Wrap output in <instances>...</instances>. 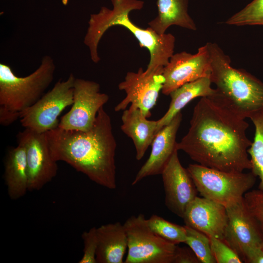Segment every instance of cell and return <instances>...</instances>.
<instances>
[{"label": "cell", "mask_w": 263, "mask_h": 263, "mask_svg": "<svg viewBox=\"0 0 263 263\" xmlns=\"http://www.w3.org/2000/svg\"><path fill=\"white\" fill-rule=\"evenodd\" d=\"M248 127L245 118L214 95L203 97L194 107L188 132L176 148L202 166L244 172L251 169L247 150L252 142L246 133Z\"/></svg>", "instance_id": "obj_1"}, {"label": "cell", "mask_w": 263, "mask_h": 263, "mask_svg": "<svg viewBox=\"0 0 263 263\" xmlns=\"http://www.w3.org/2000/svg\"><path fill=\"white\" fill-rule=\"evenodd\" d=\"M45 134L56 161L66 162L103 187L116 188L117 144L111 118L103 107L88 131L66 130L57 127Z\"/></svg>", "instance_id": "obj_2"}, {"label": "cell", "mask_w": 263, "mask_h": 263, "mask_svg": "<svg viewBox=\"0 0 263 263\" xmlns=\"http://www.w3.org/2000/svg\"><path fill=\"white\" fill-rule=\"evenodd\" d=\"M113 8L103 6L99 11L90 15L84 43L90 51L92 60L98 63V44L106 31L110 27L119 25L126 27L138 40L141 47L147 48L150 59L146 74L163 69L174 54L175 38L171 34L159 35L150 27L143 29L134 24L129 18L133 10L143 8L144 2L141 0H111Z\"/></svg>", "instance_id": "obj_3"}, {"label": "cell", "mask_w": 263, "mask_h": 263, "mask_svg": "<svg viewBox=\"0 0 263 263\" xmlns=\"http://www.w3.org/2000/svg\"><path fill=\"white\" fill-rule=\"evenodd\" d=\"M211 59L210 79L216 85L214 96L244 118L263 109V82L231 65L229 56L215 43L207 42Z\"/></svg>", "instance_id": "obj_4"}, {"label": "cell", "mask_w": 263, "mask_h": 263, "mask_svg": "<svg viewBox=\"0 0 263 263\" xmlns=\"http://www.w3.org/2000/svg\"><path fill=\"white\" fill-rule=\"evenodd\" d=\"M56 66L53 58L45 56L39 67L25 77L17 76L11 67L0 63V106L20 113L42 96L52 82Z\"/></svg>", "instance_id": "obj_5"}, {"label": "cell", "mask_w": 263, "mask_h": 263, "mask_svg": "<svg viewBox=\"0 0 263 263\" xmlns=\"http://www.w3.org/2000/svg\"><path fill=\"white\" fill-rule=\"evenodd\" d=\"M187 169L203 197L225 207L243 199L256 181L251 171L226 172L198 164H189Z\"/></svg>", "instance_id": "obj_6"}, {"label": "cell", "mask_w": 263, "mask_h": 263, "mask_svg": "<svg viewBox=\"0 0 263 263\" xmlns=\"http://www.w3.org/2000/svg\"><path fill=\"white\" fill-rule=\"evenodd\" d=\"M123 225L128 238L125 263H173L177 244L154 233L144 214L132 216Z\"/></svg>", "instance_id": "obj_7"}, {"label": "cell", "mask_w": 263, "mask_h": 263, "mask_svg": "<svg viewBox=\"0 0 263 263\" xmlns=\"http://www.w3.org/2000/svg\"><path fill=\"white\" fill-rule=\"evenodd\" d=\"M75 79L71 74L66 80L58 81L35 103L20 112L21 125L39 133H45L57 128L58 117L73 103Z\"/></svg>", "instance_id": "obj_8"}, {"label": "cell", "mask_w": 263, "mask_h": 263, "mask_svg": "<svg viewBox=\"0 0 263 263\" xmlns=\"http://www.w3.org/2000/svg\"><path fill=\"white\" fill-rule=\"evenodd\" d=\"M100 88L96 82L75 78L72 107L61 118L58 127L66 130H90L98 111L109 99V95L101 93Z\"/></svg>", "instance_id": "obj_9"}, {"label": "cell", "mask_w": 263, "mask_h": 263, "mask_svg": "<svg viewBox=\"0 0 263 263\" xmlns=\"http://www.w3.org/2000/svg\"><path fill=\"white\" fill-rule=\"evenodd\" d=\"M18 144L25 149L28 191L38 190L56 175L58 166L52 156L45 133L26 129L17 135Z\"/></svg>", "instance_id": "obj_10"}, {"label": "cell", "mask_w": 263, "mask_h": 263, "mask_svg": "<svg viewBox=\"0 0 263 263\" xmlns=\"http://www.w3.org/2000/svg\"><path fill=\"white\" fill-rule=\"evenodd\" d=\"M211 59L207 44L192 55L186 52L173 54L164 67L162 93L169 95L182 85L200 78L210 76Z\"/></svg>", "instance_id": "obj_11"}, {"label": "cell", "mask_w": 263, "mask_h": 263, "mask_svg": "<svg viewBox=\"0 0 263 263\" xmlns=\"http://www.w3.org/2000/svg\"><path fill=\"white\" fill-rule=\"evenodd\" d=\"M163 69L146 74L140 68L137 72H128L124 80L118 84L119 89L125 91L126 96L114 107V111H124L131 104L139 109L147 117H150V110L156 104L163 88Z\"/></svg>", "instance_id": "obj_12"}, {"label": "cell", "mask_w": 263, "mask_h": 263, "mask_svg": "<svg viewBox=\"0 0 263 263\" xmlns=\"http://www.w3.org/2000/svg\"><path fill=\"white\" fill-rule=\"evenodd\" d=\"M176 149L161 175L165 190V203L173 213L183 218L189 204L197 196L198 191L187 169L181 164Z\"/></svg>", "instance_id": "obj_13"}, {"label": "cell", "mask_w": 263, "mask_h": 263, "mask_svg": "<svg viewBox=\"0 0 263 263\" xmlns=\"http://www.w3.org/2000/svg\"><path fill=\"white\" fill-rule=\"evenodd\" d=\"M225 208L228 221L223 240L241 258L247 247H263V237L247 209L244 198Z\"/></svg>", "instance_id": "obj_14"}, {"label": "cell", "mask_w": 263, "mask_h": 263, "mask_svg": "<svg viewBox=\"0 0 263 263\" xmlns=\"http://www.w3.org/2000/svg\"><path fill=\"white\" fill-rule=\"evenodd\" d=\"M186 225L208 236L224 240L228 218L225 207L197 196L188 206L183 218Z\"/></svg>", "instance_id": "obj_15"}, {"label": "cell", "mask_w": 263, "mask_h": 263, "mask_svg": "<svg viewBox=\"0 0 263 263\" xmlns=\"http://www.w3.org/2000/svg\"><path fill=\"white\" fill-rule=\"evenodd\" d=\"M182 117L181 112L157 132L151 144V150L149 157L138 170L132 185H136L147 177L161 174L176 150V134Z\"/></svg>", "instance_id": "obj_16"}, {"label": "cell", "mask_w": 263, "mask_h": 263, "mask_svg": "<svg viewBox=\"0 0 263 263\" xmlns=\"http://www.w3.org/2000/svg\"><path fill=\"white\" fill-rule=\"evenodd\" d=\"M121 129L133 143L136 159L140 160L156 134L157 120H150L138 108L131 105L123 111Z\"/></svg>", "instance_id": "obj_17"}, {"label": "cell", "mask_w": 263, "mask_h": 263, "mask_svg": "<svg viewBox=\"0 0 263 263\" xmlns=\"http://www.w3.org/2000/svg\"><path fill=\"white\" fill-rule=\"evenodd\" d=\"M98 241L97 263H123L128 248V238L124 225L117 222L96 228Z\"/></svg>", "instance_id": "obj_18"}, {"label": "cell", "mask_w": 263, "mask_h": 263, "mask_svg": "<svg viewBox=\"0 0 263 263\" xmlns=\"http://www.w3.org/2000/svg\"><path fill=\"white\" fill-rule=\"evenodd\" d=\"M211 84L209 76H206L187 83L173 91L169 94L171 101L168 110L157 120L156 133L194 98L215 95L216 91L211 87Z\"/></svg>", "instance_id": "obj_19"}, {"label": "cell", "mask_w": 263, "mask_h": 263, "mask_svg": "<svg viewBox=\"0 0 263 263\" xmlns=\"http://www.w3.org/2000/svg\"><path fill=\"white\" fill-rule=\"evenodd\" d=\"M4 178L11 200L24 196L28 191V176L25 148L18 145L9 150L4 162Z\"/></svg>", "instance_id": "obj_20"}, {"label": "cell", "mask_w": 263, "mask_h": 263, "mask_svg": "<svg viewBox=\"0 0 263 263\" xmlns=\"http://www.w3.org/2000/svg\"><path fill=\"white\" fill-rule=\"evenodd\" d=\"M158 15L148 23L159 35L166 33L172 25L195 31L196 25L188 13V0H157Z\"/></svg>", "instance_id": "obj_21"}, {"label": "cell", "mask_w": 263, "mask_h": 263, "mask_svg": "<svg viewBox=\"0 0 263 263\" xmlns=\"http://www.w3.org/2000/svg\"><path fill=\"white\" fill-rule=\"evenodd\" d=\"M255 127L253 141L247 150L251 164V171L260 179L259 189L263 191V109L249 117Z\"/></svg>", "instance_id": "obj_22"}, {"label": "cell", "mask_w": 263, "mask_h": 263, "mask_svg": "<svg viewBox=\"0 0 263 263\" xmlns=\"http://www.w3.org/2000/svg\"><path fill=\"white\" fill-rule=\"evenodd\" d=\"M147 220L151 230L163 239L175 244L185 243L187 235L185 225L172 223L155 214Z\"/></svg>", "instance_id": "obj_23"}, {"label": "cell", "mask_w": 263, "mask_h": 263, "mask_svg": "<svg viewBox=\"0 0 263 263\" xmlns=\"http://www.w3.org/2000/svg\"><path fill=\"white\" fill-rule=\"evenodd\" d=\"M188 245L201 263H216L210 244V238L205 234L185 225Z\"/></svg>", "instance_id": "obj_24"}, {"label": "cell", "mask_w": 263, "mask_h": 263, "mask_svg": "<svg viewBox=\"0 0 263 263\" xmlns=\"http://www.w3.org/2000/svg\"><path fill=\"white\" fill-rule=\"evenodd\" d=\"M230 25H263V0H253L225 22Z\"/></svg>", "instance_id": "obj_25"}, {"label": "cell", "mask_w": 263, "mask_h": 263, "mask_svg": "<svg viewBox=\"0 0 263 263\" xmlns=\"http://www.w3.org/2000/svg\"><path fill=\"white\" fill-rule=\"evenodd\" d=\"M244 200L263 237V191L249 190L244 195Z\"/></svg>", "instance_id": "obj_26"}, {"label": "cell", "mask_w": 263, "mask_h": 263, "mask_svg": "<svg viewBox=\"0 0 263 263\" xmlns=\"http://www.w3.org/2000/svg\"><path fill=\"white\" fill-rule=\"evenodd\" d=\"M210 244L213 256L217 263H242L237 253L224 240L211 237Z\"/></svg>", "instance_id": "obj_27"}, {"label": "cell", "mask_w": 263, "mask_h": 263, "mask_svg": "<svg viewBox=\"0 0 263 263\" xmlns=\"http://www.w3.org/2000/svg\"><path fill=\"white\" fill-rule=\"evenodd\" d=\"M84 248L83 256L79 263H97L96 253L98 241L96 227H93L82 234Z\"/></svg>", "instance_id": "obj_28"}, {"label": "cell", "mask_w": 263, "mask_h": 263, "mask_svg": "<svg viewBox=\"0 0 263 263\" xmlns=\"http://www.w3.org/2000/svg\"><path fill=\"white\" fill-rule=\"evenodd\" d=\"M173 263H200V262L190 247L177 245Z\"/></svg>", "instance_id": "obj_29"}, {"label": "cell", "mask_w": 263, "mask_h": 263, "mask_svg": "<svg viewBox=\"0 0 263 263\" xmlns=\"http://www.w3.org/2000/svg\"><path fill=\"white\" fill-rule=\"evenodd\" d=\"M241 258L243 263H263V247H247L243 251Z\"/></svg>", "instance_id": "obj_30"}, {"label": "cell", "mask_w": 263, "mask_h": 263, "mask_svg": "<svg viewBox=\"0 0 263 263\" xmlns=\"http://www.w3.org/2000/svg\"><path fill=\"white\" fill-rule=\"evenodd\" d=\"M20 113L12 111L3 107L0 106V123L3 126H8L18 118Z\"/></svg>", "instance_id": "obj_31"}]
</instances>
